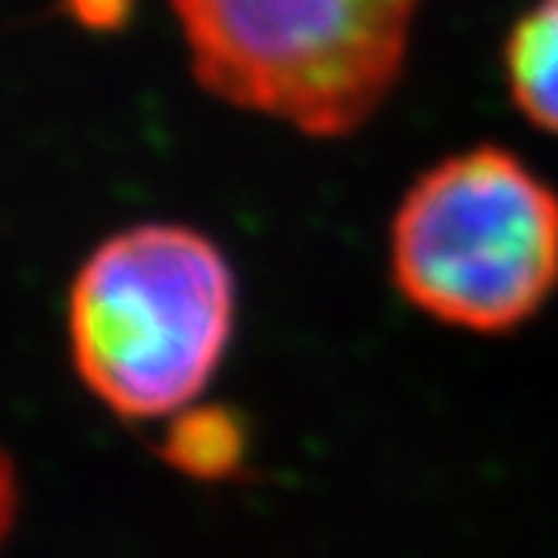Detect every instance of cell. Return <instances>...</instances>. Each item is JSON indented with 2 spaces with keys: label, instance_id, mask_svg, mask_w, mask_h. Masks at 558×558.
<instances>
[{
  "label": "cell",
  "instance_id": "6da1fadb",
  "mask_svg": "<svg viewBox=\"0 0 558 558\" xmlns=\"http://www.w3.org/2000/svg\"><path fill=\"white\" fill-rule=\"evenodd\" d=\"M235 320V279L209 235L175 222L122 229L68 290V350L88 393L125 421L192 408Z\"/></svg>",
  "mask_w": 558,
  "mask_h": 558
},
{
  "label": "cell",
  "instance_id": "7a4b0ae2",
  "mask_svg": "<svg viewBox=\"0 0 558 558\" xmlns=\"http://www.w3.org/2000/svg\"><path fill=\"white\" fill-rule=\"evenodd\" d=\"M390 276L437 324L518 330L558 290V192L508 148L448 155L393 213Z\"/></svg>",
  "mask_w": 558,
  "mask_h": 558
},
{
  "label": "cell",
  "instance_id": "3957f363",
  "mask_svg": "<svg viewBox=\"0 0 558 558\" xmlns=\"http://www.w3.org/2000/svg\"><path fill=\"white\" fill-rule=\"evenodd\" d=\"M195 82L310 138L361 129L404 68L408 0H172Z\"/></svg>",
  "mask_w": 558,
  "mask_h": 558
},
{
  "label": "cell",
  "instance_id": "277c9868",
  "mask_svg": "<svg viewBox=\"0 0 558 558\" xmlns=\"http://www.w3.org/2000/svg\"><path fill=\"white\" fill-rule=\"evenodd\" d=\"M508 88L529 122L558 135V0H538L508 34Z\"/></svg>",
  "mask_w": 558,
  "mask_h": 558
},
{
  "label": "cell",
  "instance_id": "5b68a950",
  "mask_svg": "<svg viewBox=\"0 0 558 558\" xmlns=\"http://www.w3.org/2000/svg\"><path fill=\"white\" fill-rule=\"evenodd\" d=\"M246 454V434L239 417L222 408H185L169 421L162 458L198 482L229 477Z\"/></svg>",
  "mask_w": 558,
  "mask_h": 558
},
{
  "label": "cell",
  "instance_id": "8992f818",
  "mask_svg": "<svg viewBox=\"0 0 558 558\" xmlns=\"http://www.w3.org/2000/svg\"><path fill=\"white\" fill-rule=\"evenodd\" d=\"M68 14L95 31H114L122 27L132 14V0H64Z\"/></svg>",
  "mask_w": 558,
  "mask_h": 558
},
{
  "label": "cell",
  "instance_id": "52a82bcc",
  "mask_svg": "<svg viewBox=\"0 0 558 558\" xmlns=\"http://www.w3.org/2000/svg\"><path fill=\"white\" fill-rule=\"evenodd\" d=\"M408 4H414V8H417V0H408Z\"/></svg>",
  "mask_w": 558,
  "mask_h": 558
}]
</instances>
